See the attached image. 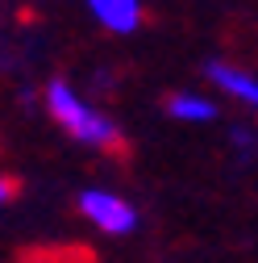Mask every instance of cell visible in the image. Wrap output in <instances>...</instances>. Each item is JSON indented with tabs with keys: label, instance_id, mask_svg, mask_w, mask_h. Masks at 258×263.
<instances>
[{
	"label": "cell",
	"instance_id": "6da1fadb",
	"mask_svg": "<svg viewBox=\"0 0 258 263\" xmlns=\"http://www.w3.org/2000/svg\"><path fill=\"white\" fill-rule=\"evenodd\" d=\"M46 109H50V117L67 129L75 142L96 146V151H117V146H121L117 121L104 117V113H96V109H88L67 80H50V84H46Z\"/></svg>",
	"mask_w": 258,
	"mask_h": 263
},
{
	"label": "cell",
	"instance_id": "7a4b0ae2",
	"mask_svg": "<svg viewBox=\"0 0 258 263\" xmlns=\"http://www.w3.org/2000/svg\"><path fill=\"white\" fill-rule=\"evenodd\" d=\"M79 213L96 230H104V234H129L138 226V209L109 188H83L79 192Z\"/></svg>",
	"mask_w": 258,
	"mask_h": 263
},
{
	"label": "cell",
	"instance_id": "3957f363",
	"mask_svg": "<svg viewBox=\"0 0 258 263\" xmlns=\"http://www.w3.org/2000/svg\"><path fill=\"white\" fill-rule=\"evenodd\" d=\"M204 76H208L221 92H229V96H238L242 105L258 109V80H254V76L229 67V63H221V59H208V63H204Z\"/></svg>",
	"mask_w": 258,
	"mask_h": 263
},
{
	"label": "cell",
	"instance_id": "277c9868",
	"mask_svg": "<svg viewBox=\"0 0 258 263\" xmlns=\"http://www.w3.org/2000/svg\"><path fill=\"white\" fill-rule=\"evenodd\" d=\"M88 13L104 29H113V34H134L142 25V5L138 0H92Z\"/></svg>",
	"mask_w": 258,
	"mask_h": 263
},
{
	"label": "cell",
	"instance_id": "5b68a950",
	"mask_svg": "<svg viewBox=\"0 0 258 263\" xmlns=\"http://www.w3.org/2000/svg\"><path fill=\"white\" fill-rule=\"evenodd\" d=\"M167 113L179 117V121H212L217 117V105L208 101V96H196V92H171Z\"/></svg>",
	"mask_w": 258,
	"mask_h": 263
},
{
	"label": "cell",
	"instance_id": "8992f818",
	"mask_svg": "<svg viewBox=\"0 0 258 263\" xmlns=\"http://www.w3.org/2000/svg\"><path fill=\"white\" fill-rule=\"evenodd\" d=\"M13 192H17V180L0 176V205H9V201H13Z\"/></svg>",
	"mask_w": 258,
	"mask_h": 263
}]
</instances>
